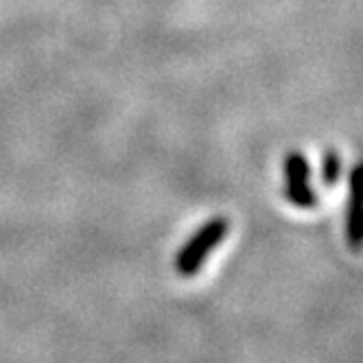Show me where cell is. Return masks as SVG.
Returning a JSON list of instances; mask_svg holds the SVG:
<instances>
[{
	"label": "cell",
	"mask_w": 363,
	"mask_h": 363,
	"mask_svg": "<svg viewBox=\"0 0 363 363\" xmlns=\"http://www.w3.org/2000/svg\"><path fill=\"white\" fill-rule=\"evenodd\" d=\"M230 221L225 217H213L211 221H206L195 235L179 247L175 256V269L179 276L193 278L201 265L208 261V256L213 250L228 237Z\"/></svg>",
	"instance_id": "6da1fadb"
},
{
	"label": "cell",
	"mask_w": 363,
	"mask_h": 363,
	"mask_svg": "<svg viewBox=\"0 0 363 363\" xmlns=\"http://www.w3.org/2000/svg\"><path fill=\"white\" fill-rule=\"evenodd\" d=\"M284 195L298 208H313L318 195L311 186V167L300 151H291L284 158Z\"/></svg>",
	"instance_id": "7a4b0ae2"
},
{
	"label": "cell",
	"mask_w": 363,
	"mask_h": 363,
	"mask_svg": "<svg viewBox=\"0 0 363 363\" xmlns=\"http://www.w3.org/2000/svg\"><path fill=\"white\" fill-rule=\"evenodd\" d=\"M340 173H342V160L340 155H337V151L328 149L324 153L322 158V179L326 186H333L337 179H340Z\"/></svg>",
	"instance_id": "3957f363"
}]
</instances>
